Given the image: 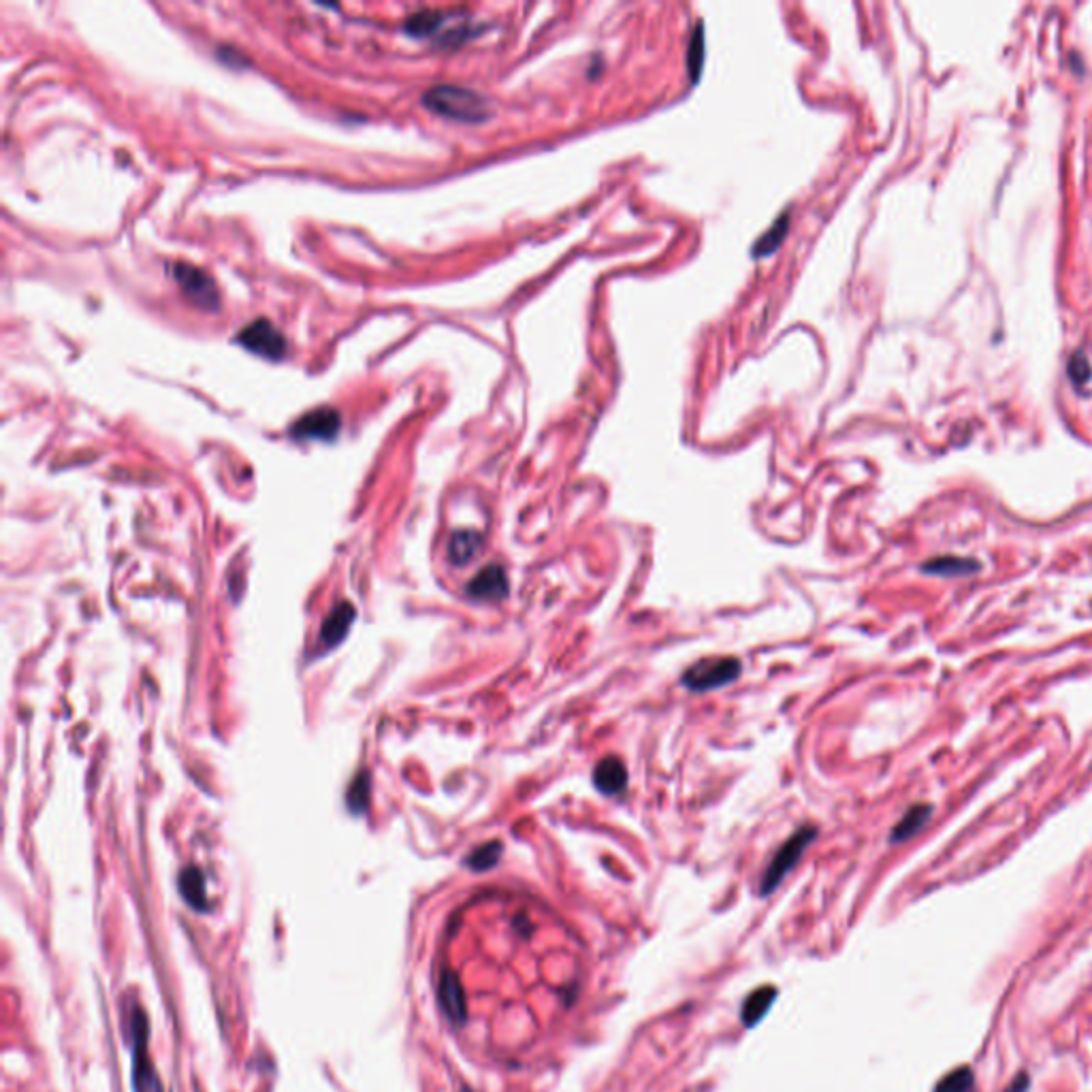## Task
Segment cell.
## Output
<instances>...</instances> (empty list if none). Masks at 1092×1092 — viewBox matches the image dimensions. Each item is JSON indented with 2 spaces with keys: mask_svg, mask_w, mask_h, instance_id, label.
I'll list each match as a JSON object with an SVG mask.
<instances>
[{
  "mask_svg": "<svg viewBox=\"0 0 1092 1092\" xmlns=\"http://www.w3.org/2000/svg\"><path fill=\"white\" fill-rule=\"evenodd\" d=\"M422 103L435 114L459 119V122L476 124L489 118V103L474 90L461 86H435L427 90Z\"/></svg>",
  "mask_w": 1092,
  "mask_h": 1092,
  "instance_id": "6da1fadb",
  "label": "cell"
},
{
  "mask_svg": "<svg viewBox=\"0 0 1092 1092\" xmlns=\"http://www.w3.org/2000/svg\"><path fill=\"white\" fill-rule=\"evenodd\" d=\"M131 1048H132V1088L135 1092H165L163 1082L147 1059V1016L135 1005L129 1020Z\"/></svg>",
  "mask_w": 1092,
  "mask_h": 1092,
  "instance_id": "7a4b0ae2",
  "label": "cell"
},
{
  "mask_svg": "<svg viewBox=\"0 0 1092 1092\" xmlns=\"http://www.w3.org/2000/svg\"><path fill=\"white\" fill-rule=\"evenodd\" d=\"M817 836V828L815 826H802L800 830H796V833L787 838V841L781 845L777 849V854L772 856L771 864L766 866L764 875H762V882H759V894L762 897H768V894H772L777 887L784 882L787 872H790L798 860L805 854L809 845L815 841Z\"/></svg>",
  "mask_w": 1092,
  "mask_h": 1092,
  "instance_id": "3957f363",
  "label": "cell"
},
{
  "mask_svg": "<svg viewBox=\"0 0 1092 1092\" xmlns=\"http://www.w3.org/2000/svg\"><path fill=\"white\" fill-rule=\"evenodd\" d=\"M741 674V661L736 658H704L683 672V685L689 692H713L734 683Z\"/></svg>",
  "mask_w": 1092,
  "mask_h": 1092,
  "instance_id": "277c9868",
  "label": "cell"
},
{
  "mask_svg": "<svg viewBox=\"0 0 1092 1092\" xmlns=\"http://www.w3.org/2000/svg\"><path fill=\"white\" fill-rule=\"evenodd\" d=\"M173 278L178 282L186 297L195 303L196 308L203 309H216L220 306V295H218L216 282L211 280L207 271L190 263H175L173 265Z\"/></svg>",
  "mask_w": 1092,
  "mask_h": 1092,
  "instance_id": "5b68a950",
  "label": "cell"
},
{
  "mask_svg": "<svg viewBox=\"0 0 1092 1092\" xmlns=\"http://www.w3.org/2000/svg\"><path fill=\"white\" fill-rule=\"evenodd\" d=\"M237 342L242 344L244 348H248L250 352H257V355L271 358V361H280V358L284 357L286 350H288L286 337L282 335L280 329L267 319L252 320L248 327H244L242 331H239Z\"/></svg>",
  "mask_w": 1092,
  "mask_h": 1092,
  "instance_id": "8992f818",
  "label": "cell"
},
{
  "mask_svg": "<svg viewBox=\"0 0 1092 1092\" xmlns=\"http://www.w3.org/2000/svg\"><path fill=\"white\" fill-rule=\"evenodd\" d=\"M340 432V414L333 408H316L293 425L297 440H331Z\"/></svg>",
  "mask_w": 1092,
  "mask_h": 1092,
  "instance_id": "52a82bcc",
  "label": "cell"
},
{
  "mask_svg": "<svg viewBox=\"0 0 1092 1092\" xmlns=\"http://www.w3.org/2000/svg\"><path fill=\"white\" fill-rule=\"evenodd\" d=\"M468 594L481 602H499L508 596V576L499 563L483 568L468 584Z\"/></svg>",
  "mask_w": 1092,
  "mask_h": 1092,
  "instance_id": "ba28073f",
  "label": "cell"
},
{
  "mask_svg": "<svg viewBox=\"0 0 1092 1092\" xmlns=\"http://www.w3.org/2000/svg\"><path fill=\"white\" fill-rule=\"evenodd\" d=\"M438 998H440L442 1011L446 1013V1018L450 1020V1023L461 1026L465 1023V1018H468V1010H465V997H463L459 979H457L455 973H450V971H444V973L440 975Z\"/></svg>",
  "mask_w": 1092,
  "mask_h": 1092,
  "instance_id": "9c48e42d",
  "label": "cell"
},
{
  "mask_svg": "<svg viewBox=\"0 0 1092 1092\" xmlns=\"http://www.w3.org/2000/svg\"><path fill=\"white\" fill-rule=\"evenodd\" d=\"M594 784L606 796H617L628 787V768L617 756L602 758L594 768Z\"/></svg>",
  "mask_w": 1092,
  "mask_h": 1092,
  "instance_id": "30bf717a",
  "label": "cell"
},
{
  "mask_svg": "<svg viewBox=\"0 0 1092 1092\" xmlns=\"http://www.w3.org/2000/svg\"><path fill=\"white\" fill-rule=\"evenodd\" d=\"M357 612L355 609L348 602L344 604H337L333 610L329 612V617L325 619V623H322V630H320V643L325 646H335L340 645L344 636H346L352 621H355Z\"/></svg>",
  "mask_w": 1092,
  "mask_h": 1092,
  "instance_id": "8fae6325",
  "label": "cell"
},
{
  "mask_svg": "<svg viewBox=\"0 0 1092 1092\" xmlns=\"http://www.w3.org/2000/svg\"><path fill=\"white\" fill-rule=\"evenodd\" d=\"M779 992L772 988V985H764V988H758L753 990L749 997L745 998L743 1003V1010H741V1020L747 1028H753L759 1020L766 1016V1011L771 1010L772 1000L777 998Z\"/></svg>",
  "mask_w": 1092,
  "mask_h": 1092,
  "instance_id": "7c38bea8",
  "label": "cell"
},
{
  "mask_svg": "<svg viewBox=\"0 0 1092 1092\" xmlns=\"http://www.w3.org/2000/svg\"><path fill=\"white\" fill-rule=\"evenodd\" d=\"M180 894L184 897L186 903L196 909V911H206L207 909V894H206V879L201 871L195 866L182 871L180 875Z\"/></svg>",
  "mask_w": 1092,
  "mask_h": 1092,
  "instance_id": "4fadbf2b",
  "label": "cell"
},
{
  "mask_svg": "<svg viewBox=\"0 0 1092 1092\" xmlns=\"http://www.w3.org/2000/svg\"><path fill=\"white\" fill-rule=\"evenodd\" d=\"M483 548V535L478 532H471V530H461V532H455L453 538L448 542V558L457 566H463V563L471 561L478 555V551Z\"/></svg>",
  "mask_w": 1092,
  "mask_h": 1092,
  "instance_id": "5bb4252c",
  "label": "cell"
},
{
  "mask_svg": "<svg viewBox=\"0 0 1092 1092\" xmlns=\"http://www.w3.org/2000/svg\"><path fill=\"white\" fill-rule=\"evenodd\" d=\"M928 817H930V807H926V805H918V807L909 809L903 820H900L892 830V843H900V841H907V838H911L928 822Z\"/></svg>",
  "mask_w": 1092,
  "mask_h": 1092,
  "instance_id": "9a60e30c",
  "label": "cell"
},
{
  "mask_svg": "<svg viewBox=\"0 0 1092 1092\" xmlns=\"http://www.w3.org/2000/svg\"><path fill=\"white\" fill-rule=\"evenodd\" d=\"M787 229H790V216L784 214L779 218V220H774L772 227L768 229L762 237L758 239L756 245H753V257L758 258V257L772 255V252L781 245V242H784Z\"/></svg>",
  "mask_w": 1092,
  "mask_h": 1092,
  "instance_id": "2e32d148",
  "label": "cell"
},
{
  "mask_svg": "<svg viewBox=\"0 0 1092 1092\" xmlns=\"http://www.w3.org/2000/svg\"><path fill=\"white\" fill-rule=\"evenodd\" d=\"M499 856H502V843L491 841V843H484L478 849L471 851V854L468 856V860H465V864H468L471 871H478V872L489 871L497 864Z\"/></svg>",
  "mask_w": 1092,
  "mask_h": 1092,
  "instance_id": "e0dca14e",
  "label": "cell"
},
{
  "mask_svg": "<svg viewBox=\"0 0 1092 1092\" xmlns=\"http://www.w3.org/2000/svg\"><path fill=\"white\" fill-rule=\"evenodd\" d=\"M973 1088H975L973 1071H971L969 1067H960V1069L949 1071V1073L943 1077L939 1084H936L935 1092H973Z\"/></svg>",
  "mask_w": 1092,
  "mask_h": 1092,
  "instance_id": "ac0fdd59",
  "label": "cell"
},
{
  "mask_svg": "<svg viewBox=\"0 0 1092 1092\" xmlns=\"http://www.w3.org/2000/svg\"><path fill=\"white\" fill-rule=\"evenodd\" d=\"M444 16L442 11H420V13H414V16L408 19L406 28L410 31L414 37H425V34H432L438 31V28L444 24Z\"/></svg>",
  "mask_w": 1092,
  "mask_h": 1092,
  "instance_id": "d6986e66",
  "label": "cell"
},
{
  "mask_svg": "<svg viewBox=\"0 0 1092 1092\" xmlns=\"http://www.w3.org/2000/svg\"><path fill=\"white\" fill-rule=\"evenodd\" d=\"M702 65H704V32H702V24H697L694 37H692V41H689V49H687V69H689V77H692L694 82H697V77H700Z\"/></svg>",
  "mask_w": 1092,
  "mask_h": 1092,
  "instance_id": "ffe728a7",
  "label": "cell"
},
{
  "mask_svg": "<svg viewBox=\"0 0 1092 1092\" xmlns=\"http://www.w3.org/2000/svg\"><path fill=\"white\" fill-rule=\"evenodd\" d=\"M977 566L969 559H954V558H941L924 566L928 574H967Z\"/></svg>",
  "mask_w": 1092,
  "mask_h": 1092,
  "instance_id": "44dd1931",
  "label": "cell"
},
{
  "mask_svg": "<svg viewBox=\"0 0 1092 1092\" xmlns=\"http://www.w3.org/2000/svg\"><path fill=\"white\" fill-rule=\"evenodd\" d=\"M368 792H370V781H368V774L361 772L357 774V779L352 781L350 790H348V805L355 813H361L365 805H368Z\"/></svg>",
  "mask_w": 1092,
  "mask_h": 1092,
  "instance_id": "7402d4cb",
  "label": "cell"
},
{
  "mask_svg": "<svg viewBox=\"0 0 1092 1092\" xmlns=\"http://www.w3.org/2000/svg\"><path fill=\"white\" fill-rule=\"evenodd\" d=\"M1069 371H1071V378H1073L1075 383H1080V384L1086 383L1088 376H1090V368H1088V363L1084 361L1082 355H1077V357L1071 358Z\"/></svg>",
  "mask_w": 1092,
  "mask_h": 1092,
  "instance_id": "603a6c76",
  "label": "cell"
}]
</instances>
